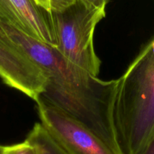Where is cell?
I'll use <instances>...</instances> for the list:
<instances>
[{
    "label": "cell",
    "instance_id": "3957f363",
    "mask_svg": "<svg viewBox=\"0 0 154 154\" xmlns=\"http://www.w3.org/2000/svg\"><path fill=\"white\" fill-rule=\"evenodd\" d=\"M59 52L69 61L97 76L101 60L93 44L96 27L105 17V10L96 8L83 0L49 12Z\"/></svg>",
    "mask_w": 154,
    "mask_h": 154
},
{
    "label": "cell",
    "instance_id": "8992f818",
    "mask_svg": "<svg viewBox=\"0 0 154 154\" xmlns=\"http://www.w3.org/2000/svg\"><path fill=\"white\" fill-rule=\"evenodd\" d=\"M0 18L27 36L57 47L49 11L35 0H0Z\"/></svg>",
    "mask_w": 154,
    "mask_h": 154
},
{
    "label": "cell",
    "instance_id": "7a4b0ae2",
    "mask_svg": "<svg viewBox=\"0 0 154 154\" xmlns=\"http://www.w3.org/2000/svg\"><path fill=\"white\" fill-rule=\"evenodd\" d=\"M114 122L123 154H141L154 137V35L117 79Z\"/></svg>",
    "mask_w": 154,
    "mask_h": 154
},
{
    "label": "cell",
    "instance_id": "52a82bcc",
    "mask_svg": "<svg viewBox=\"0 0 154 154\" xmlns=\"http://www.w3.org/2000/svg\"><path fill=\"white\" fill-rule=\"evenodd\" d=\"M26 140L37 149L38 154H68L56 143L41 122H36Z\"/></svg>",
    "mask_w": 154,
    "mask_h": 154
},
{
    "label": "cell",
    "instance_id": "8fae6325",
    "mask_svg": "<svg viewBox=\"0 0 154 154\" xmlns=\"http://www.w3.org/2000/svg\"><path fill=\"white\" fill-rule=\"evenodd\" d=\"M4 149H5V146L0 144V154L3 153V152H4Z\"/></svg>",
    "mask_w": 154,
    "mask_h": 154
},
{
    "label": "cell",
    "instance_id": "ba28073f",
    "mask_svg": "<svg viewBox=\"0 0 154 154\" xmlns=\"http://www.w3.org/2000/svg\"><path fill=\"white\" fill-rule=\"evenodd\" d=\"M2 154H38V152L33 145L25 140L21 143L5 146Z\"/></svg>",
    "mask_w": 154,
    "mask_h": 154
},
{
    "label": "cell",
    "instance_id": "277c9868",
    "mask_svg": "<svg viewBox=\"0 0 154 154\" xmlns=\"http://www.w3.org/2000/svg\"><path fill=\"white\" fill-rule=\"evenodd\" d=\"M41 124L68 154H118L96 134L41 95L35 101Z\"/></svg>",
    "mask_w": 154,
    "mask_h": 154
},
{
    "label": "cell",
    "instance_id": "6da1fadb",
    "mask_svg": "<svg viewBox=\"0 0 154 154\" xmlns=\"http://www.w3.org/2000/svg\"><path fill=\"white\" fill-rule=\"evenodd\" d=\"M0 33L44 72L47 82L42 97L123 154L114 122L117 79L105 81L94 76L69 61L55 47L27 36L1 18Z\"/></svg>",
    "mask_w": 154,
    "mask_h": 154
},
{
    "label": "cell",
    "instance_id": "30bf717a",
    "mask_svg": "<svg viewBox=\"0 0 154 154\" xmlns=\"http://www.w3.org/2000/svg\"><path fill=\"white\" fill-rule=\"evenodd\" d=\"M141 154H154V137L148 143Z\"/></svg>",
    "mask_w": 154,
    "mask_h": 154
},
{
    "label": "cell",
    "instance_id": "5b68a950",
    "mask_svg": "<svg viewBox=\"0 0 154 154\" xmlns=\"http://www.w3.org/2000/svg\"><path fill=\"white\" fill-rule=\"evenodd\" d=\"M0 78L35 101L44 93L47 79L40 67L0 33Z\"/></svg>",
    "mask_w": 154,
    "mask_h": 154
},
{
    "label": "cell",
    "instance_id": "9c48e42d",
    "mask_svg": "<svg viewBox=\"0 0 154 154\" xmlns=\"http://www.w3.org/2000/svg\"><path fill=\"white\" fill-rule=\"evenodd\" d=\"M83 1L89 5L93 6L96 8L105 10V7H106L109 0H83Z\"/></svg>",
    "mask_w": 154,
    "mask_h": 154
}]
</instances>
